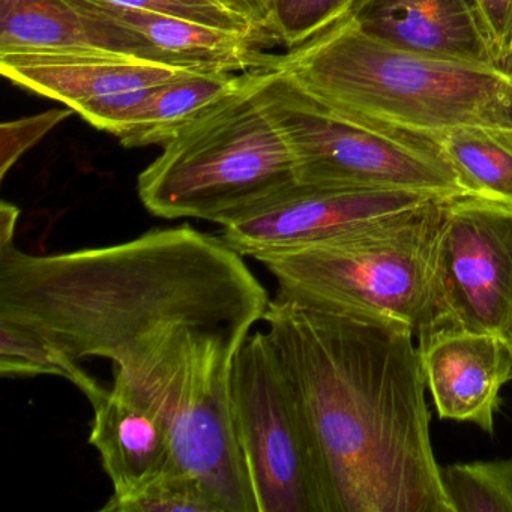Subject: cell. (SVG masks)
<instances>
[{
    "label": "cell",
    "mask_w": 512,
    "mask_h": 512,
    "mask_svg": "<svg viewBox=\"0 0 512 512\" xmlns=\"http://www.w3.org/2000/svg\"><path fill=\"white\" fill-rule=\"evenodd\" d=\"M269 302L242 254L188 224L49 256L0 242V317L40 335L74 368L109 359L112 383L170 421L197 368L238 352Z\"/></svg>",
    "instance_id": "6da1fadb"
},
{
    "label": "cell",
    "mask_w": 512,
    "mask_h": 512,
    "mask_svg": "<svg viewBox=\"0 0 512 512\" xmlns=\"http://www.w3.org/2000/svg\"><path fill=\"white\" fill-rule=\"evenodd\" d=\"M263 320L310 431L326 512H452L415 332L280 296Z\"/></svg>",
    "instance_id": "7a4b0ae2"
},
{
    "label": "cell",
    "mask_w": 512,
    "mask_h": 512,
    "mask_svg": "<svg viewBox=\"0 0 512 512\" xmlns=\"http://www.w3.org/2000/svg\"><path fill=\"white\" fill-rule=\"evenodd\" d=\"M338 112L436 139L460 128L512 131V68L449 61L371 40L347 17L283 56H269Z\"/></svg>",
    "instance_id": "3957f363"
},
{
    "label": "cell",
    "mask_w": 512,
    "mask_h": 512,
    "mask_svg": "<svg viewBox=\"0 0 512 512\" xmlns=\"http://www.w3.org/2000/svg\"><path fill=\"white\" fill-rule=\"evenodd\" d=\"M296 184L292 152L257 97L253 70L163 145L140 173L137 193L155 217L223 227Z\"/></svg>",
    "instance_id": "277c9868"
},
{
    "label": "cell",
    "mask_w": 512,
    "mask_h": 512,
    "mask_svg": "<svg viewBox=\"0 0 512 512\" xmlns=\"http://www.w3.org/2000/svg\"><path fill=\"white\" fill-rule=\"evenodd\" d=\"M446 200L332 241L253 259L277 280L280 298L326 313L403 323L418 338L430 319L434 245Z\"/></svg>",
    "instance_id": "5b68a950"
},
{
    "label": "cell",
    "mask_w": 512,
    "mask_h": 512,
    "mask_svg": "<svg viewBox=\"0 0 512 512\" xmlns=\"http://www.w3.org/2000/svg\"><path fill=\"white\" fill-rule=\"evenodd\" d=\"M254 74L257 97L292 152L298 184L467 196L434 140L344 115L274 65Z\"/></svg>",
    "instance_id": "8992f818"
},
{
    "label": "cell",
    "mask_w": 512,
    "mask_h": 512,
    "mask_svg": "<svg viewBox=\"0 0 512 512\" xmlns=\"http://www.w3.org/2000/svg\"><path fill=\"white\" fill-rule=\"evenodd\" d=\"M230 404L257 512H326L310 431L268 332L236 352Z\"/></svg>",
    "instance_id": "52a82bcc"
},
{
    "label": "cell",
    "mask_w": 512,
    "mask_h": 512,
    "mask_svg": "<svg viewBox=\"0 0 512 512\" xmlns=\"http://www.w3.org/2000/svg\"><path fill=\"white\" fill-rule=\"evenodd\" d=\"M512 329V206L446 200L434 245L430 319L416 341L440 332Z\"/></svg>",
    "instance_id": "ba28073f"
},
{
    "label": "cell",
    "mask_w": 512,
    "mask_h": 512,
    "mask_svg": "<svg viewBox=\"0 0 512 512\" xmlns=\"http://www.w3.org/2000/svg\"><path fill=\"white\" fill-rule=\"evenodd\" d=\"M187 68L107 50L0 53V73L20 88L65 104L98 130L118 136L158 86Z\"/></svg>",
    "instance_id": "9c48e42d"
},
{
    "label": "cell",
    "mask_w": 512,
    "mask_h": 512,
    "mask_svg": "<svg viewBox=\"0 0 512 512\" xmlns=\"http://www.w3.org/2000/svg\"><path fill=\"white\" fill-rule=\"evenodd\" d=\"M442 199L451 197L296 184L223 226L221 238L242 256L254 257L332 241Z\"/></svg>",
    "instance_id": "30bf717a"
},
{
    "label": "cell",
    "mask_w": 512,
    "mask_h": 512,
    "mask_svg": "<svg viewBox=\"0 0 512 512\" xmlns=\"http://www.w3.org/2000/svg\"><path fill=\"white\" fill-rule=\"evenodd\" d=\"M235 355L215 356L193 374L173 415V448L179 469L199 479L224 512H257L230 404Z\"/></svg>",
    "instance_id": "8fae6325"
},
{
    "label": "cell",
    "mask_w": 512,
    "mask_h": 512,
    "mask_svg": "<svg viewBox=\"0 0 512 512\" xmlns=\"http://www.w3.org/2000/svg\"><path fill=\"white\" fill-rule=\"evenodd\" d=\"M70 2L100 29L110 52L211 73L259 70L269 62V56L257 50L259 43L241 32L97 0Z\"/></svg>",
    "instance_id": "7c38bea8"
},
{
    "label": "cell",
    "mask_w": 512,
    "mask_h": 512,
    "mask_svg": "<svg viewBox=\"0 0 512 512\" xmlns=\"http://www.w3.org/2000/svg\"><path fill=\"white\" fill-rule=\"evenodd\" d=\"M428 391L442 419L494 431L500 391L512 380L505 338L484 332H440L418 341Z\"/></svg>",
    "instance_id": "4fadbf2b"
},
{
    "label": "cell",
    "mask_w": 512,
    "mask_h": 512,
    "mask_svg": "<svg viewBox=\"0 0 512 512\" xmlns=\"http://www.w3.org/2000/svg\"><path fill=\"white\" fill-rule=\"evenodd\" d=\"M346 17L371 40L404 52L497 64L472 0H358Z\"/></svg>",
    "instance_id": "5bb4252c"
},
{
    "label": "cell",
    "mask_w": 512,
    "mask_h": 512,
    "mask_svg": "<svg viewBox=\"0 0 512 512\" xmlns=\"http://www.w3.org/2000/svg\"><path fill=\"white\" fill-rule=\"evenodd\" d=\"M92 409L89 443L100 454L115 496L181 470L173 448L172 421L139 392L112 383Z\"/></svg>",
    "instance_id": "9a60e30c"
},
{
    "label": "cell",
    "mask_w": 512,
    "mask_h": 512,
    "mask_svg": "<svg viewBox=\"0 0 512 512\" xmlns=\"http://www.w3.org/2000/svg\"><path fill=\"white\" fill-rule=\"evenodd\" d=\"M244 74L187 71L155 88L118 134L125 148L166 145L239 88Z\"/></svg>",
    "instance_id": "2e32d148"
},
{
    "label": "cell",
    "mask_w": 512,
    "mask_h": 512,
    "mask_svg": "<svg viewBox=\"0 0 512 512\" xmlns=\"http://www.w3.org/2000/svg\"><path fill=\"white\" fill-rule=\"evenodd\" d=\"M107 50L100 29L70 0H0V53Z\"/></svg>",
    "instance_id": "e0dca14e"
},
{
    "label": "cell",
    "mask_w": 512,
    "mask_h": 512,
    "mask_svg": "<svg viewBox=\"0 0 512 512\" xmlns=\"http://www.w3.org/2000/svg\"><path fill=\"white\" fill-rule=\"evenodd\" d=\"M433 140L467 196L512 206V131L460 128Z\"/></svg>",
    "instance_id": "ac0fdd59"
},
{
    "label": "cell",
    "mask_w": 512,
    "mask_h": 512,
    "mask_svg": "<svg viewBox=\"0 0 512 512\" xmlns=\"http://www.w3.org/2000/svg\"><path fill=\"white\" fill-rule=\"evenodd\" d=\"M0 374L64 377L86 395L92 407L103 401L109 389L85 368L68 364L40 335L7 317H0Z\"/></svg>",
    "instance_id": "d6986e66"
},
{
    "label": "cell",
    "mask_w": 512,
    "mask_h": 512,
    "mask_svg": "<svg viewBox=\"0 0 512 512\" xmlns=\"http://www.w3.org/2000/svg\"><path fill=\"white\" fill-rule=\"evenodd\" d=\"M452 512H512V458L443 467Z\"/></svg>",
    "instance_id": "ffe728a7"
},
{
    "label": "cell",
    "mask_w": 512,
    "mask_h": 512,
    "mask_svg": "<svg viewBox=\"0 0 512 512\" xmlns=\"http://www.w3.org/2000/svg\"><path fill=\"white\" fill-rule=\"evenodd\" d=\"M106 512H224L205 485L184 470L164 473L130 493L112 494Z\"/></svg>",
    "instance_id": "44dd1931"
},
{
    "label": "cell",
    "mask_w": 512,
    "mask_h": 512,
    "mask_svg": "<svg viewBox=\"0 0 512 512\" xmlns=\"http://www.w3.org/2000/svg\"><path fill=\"white\" fill-rule=\"evenodd\" d=\"M358 0H272L277 43L295 49L313 40L352 11Z\"/></svg>",
    "instance_id": "7402d4cb"
},
{
    "label": "cell",
    "mask_w": 512,
    "mask_h": 512,
    "mask_svg": "<svg viewBox=\"0 0 512 512\" xmlns=\"http://www.w3.org/2000/svg\"><path fill=\"white\" fill-rule=\"evenodd\" d=\"M97 2L130 8V10L167 14V16L179 17L200 25L224 29V31L241 32V34L250 35L260 44L259 38L247 23L224 10L215 0H97Z\"/></svg>",
    "instance_id": "603a6c76"
},
{
    "label": "cell",
    "mask_w": 512,
    "mask_h": 512,
    "mask_svg": "<svg viewBox=\"0 0 512 512\" xmlns=\"http://www.w3.org/2000/svg\"><path fill=\"white\" fill-rule=\"evenodd\" d=\"M73 113L71 109L49 110L40 115L4 122L0 127V179L4 181L26 152L31 151Z\"/></svg>",
    "instance_id": "cb8c5ba5"
},
{
    "label": "cell",
    "mask_w": 512,
    "mask_h": 512,
    "mask_svg": "<svg viewBox=\"0 0 512 512\" xmlns=\"http://www.w3.org/2000/svg\"><path fill=\"white\" fill-rule=\"evenodd\" d=\"M497 64H512V0H472Z\"/></svg>",
    "instance_id": "d4e9b609"
},
{
    "label": "cell",
    "mask_w": 512,
    "mask_h": 512,
    "mask_svg": "<svg viewBox=\"0 0 512 512\" xmlns=\"http://www.w3.org/2000/svg\"><path fill=\"white\" fill-rule=\"evenodd\" d=\"M224 10L253 29L260 44L275 41L272 26V0H215Z\"/></svg>",
    "instance_id": "484cf974"
},
{
    "label": "cell",
    "mask_w": 512,
    "mask_h": 512,
    "mask_svg": "<svg viewBox=\"0 0 512 512\" xmlns=\"http://www.w3.org/2000/svg\"><path fill=\"white\" fill-rule=\"evenodd\" d=\"M19 217L20 209L4 200L0 205V242L14 241Z\"/></svg>",
    "instance_id": "4316f807"
},
{
    "label": "cell",
    "mask_w": 512,
    "mask_h": 512,
    "mask_svg": "<svg viewBox=\"0 0 512 512\" xmlns=\"http://www.w3.org/2000/svg\"><path fill=\"white\" fill-rule=\"evenodd\" d=\"M506 343H508L509 349H511V355H512V329L511 332H509L508 338H506Z\"/></svg>",
    "instance_id": "83f0119b"
},
{
    "label": "cell",
    "mask_w": 512,
    "mask_h": 512,
    "mask_svg": "<svg viewBox=\"0 0 512 512\" xmlns=\"http://www.w3.org/2000/svg\"><path fill=\"white\" fill-rule=\"evenodd\" d=\"M508 67H509V68H512V64H509V65H508Z\"/></svg>",
    "instance_id": "f1b7e54d"
},
{
    "label": "cell",
    "mask_w": 512,
    "mask_h": 512,
    "mask_svg": "<svg viewBox=\"0 0 512 512\" xmlns=\"http://www.w3.org/2000/svg\"><path fill=\"white\" fill-rule=\"evenodd\" d=\"M218 5H220V4H218Z\"/></svg>",
    "instance_id": "f546056e"
}]
</instances>
